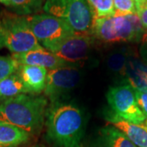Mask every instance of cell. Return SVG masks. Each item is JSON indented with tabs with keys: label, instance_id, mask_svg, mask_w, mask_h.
Listing matches in <instances>:
<instances>
[{
	"label": "cell",
	"instance_id": "6da1fadb",
	"mask_svg": "<svg viewBox=\"0 0 147 147\" xmlns=\"http://www.w3.org/2000/svg\"><path fill=\"white\" fill-rule=\"evenodd\" d=\"M46 137L53 147H82L85 120L82 110L72 104L50 106L45 121Z\"/></svg>",
	"mask_w": 147,
	"mask_h": 147
},
{
	"label": "cell",
	"instance_id": "7a4b0ae2",
	"mask_svg": "<svg viewBox=\"0 0 147 147\" xmlns=\"http://www.w3.org/2000/svg\"><path fill=\"white\" fill-rule=\"evenodd\" d=\"M47 99L43 96L21 94L0 100V120L5 121L29 132L41 131L47 117Z\"/></svg>",
	"mask_w": 147,
	"mask_h": 147
},
{
	"label": "cell",
	"instance_id": "3957f363",
	"mask_svg": "<svg viewBox=\"0 0 147 147\" xmlns=\"http://www.w3.org/2000/svg\"><path fill=\"white\" fill-rule=\"evenodd\" d=\"M3 45L13 54H21L42 47L30 27L26 16L4 12L0 18Z\"/></svg>",
	"mask_w": 147,
	"mask_h": 147
},
{
	"label": "cell",
	"instance_id": "277c9868",
	"mask_svg": "<svg viewBox=\"0 0 147 147\" xmlns=\"http://www.w3.org/2000/svg\"><path fill=\"white\" fill-rule=\"evenodd\" d=\"M43 10L66 22L75 34H91L93 16L87 0H46Z\"/></svg>",
	"mask_w": 147,
	"mask_h": 147
},
{
	"label": "cell",
	"instance_id": "5b68a950",
	"mask_svg": "<svg viewBox=\"0 0 147 147\" xmlns=\"http://www.w3.org/2000/svg\"><path fill=\"white\" fill-rule=\"evenodd\" d=\"M26 16L37 40L43 48L50 52L75 34L66 22L52 15L34 14Z\"/></svg>",
	"mask_w": 147,
	"mask_h": 147
},
{
	"label": "cell",
	"instance_id": "8992f818",
	"mask_svg": "<svg viewBox=\"0 0 147 147\" xmlns=\"http://www.w3.org/2000/svg\"><path fill=\"white\" fill-rule=\"evenodd\" d=\"M106 100L112 112L120 119L136 124H142L146 119L137 105L135 92L130 85L110 88Z\"/></svg>",
	"mask_w": 147,
	"mask_h": 147
},
{
	"label": "cell",
	"instance_id": "52a82bcc",
	"mask_svg": "<svg viewBox=\"0 0 147 147\" xmlns=\"http://www.w3.org/2000/svg\"><path fill=\"white\" fill-rule=\"evenodd\" d=\"M81 73L71 65L48 70L46 88L43 91L52 105L61 103V100L79 84Z\"/></svg>",
	"mask_w": 147,
	"mask_h": 147
},
{
	"label": "cell",
	"instance_id": "ba28073f",
	"mask_svg": "<svg viewBox=\"0 0 147 147\" xmlns=\"http://www.w3.org/2000/svg\"><path fill=\"white\" fill-rule=\"evenodd\" d=\"M94 40L92 34H74L61 42L52 53L64 61L74 65L88 57Z\"/></svg>",
	"mask_w": 147,
	"mask_h": 147
},
{
	"label": "cell",
	"instance_id": "9c48e42d",
	"mask_svg": "<svg viewBox=\"0 0 147 147\" xmlns=\"http://www.w3.org/2000/svg\"><path fill=\"white\" fill-rule=\"evenodd\" d=\"M11 57L19 65L39 66L49 70L59 67L68 66L69 65V63L57 57L54 53L43 47L21 54H12Z\"/></svg>",
	"mask_w": 147,
	"mask_h": 147
},
{
	"label": "cell",
	"instance_id": "30bf717a",
	"mask_svg": "<svg viewBox=\"0 0 147 147\" xmlns=\"http://www.w3.org/2000/svg\"><path fill=\"white\" fill-rule=\"evenodd\" d=\"M28 94L41 93L46 88L48 69L43 67L20 65L17 70Z\"/></svg>",
	"mask_w": 147,
	"mask_h": 147
},
{
	"label": "cell",
	"instance_id": "8fae6325",
	"mask_svg": "<svg viewBox=\"0 0 147 147\" xmlns=\"http://www.w3.org/2000/svg\"><path fill=\"white\" fill-rule=\"evenodd\" d=\"M123 76L133 89L147 92V58L141 59L131 55Z\"/></svg>",
	"mask_w": 147,
	"mask_h": 147
},
{
	"label": "cell",
	"instance_id": "7c38bea8",
	"mask_svg": "<svg viewBox=\"0 0 147 147\" xmlns=\"http://www.w3.org/2000/svg\"><path fill=\"white\" fill-rule=\"evenodd\" d=\"M112 112V111H111ZM106 120L121 131L137 147H147V127L142 124H136L116 116L113 112L109 114Z\"/></svg>",
	"mask_w": 147,
	"mask_h": 147
},
{
	"label": "cell",
	"instance_id": "4fadbf2b",
	"mask_svg": "<svg viewBox=\"0 0 147 147\" xmlns=\"http://www.w3.org/2000/svg\"><path fill=\"white\" fill-rule=\"evenodd\" d=\"M30 134L5 121L0 120V147H19L30 141Z\"/></svg>",
	"mask_w": 147,
	"mask_h": 147
},
{
	"label": "cell",
	"instance_id": "5bb4252c",
	"mask_svg": "<svg viewBox=\"0 0 147 147\" xmlns=\"http://www.w3.org/2000/svg\"><path fill=\"white\" fill-rule=\"evenodd\" d=\"M100 138L102 147H137L126 135L110 124L100 129Z\"/></svg>",
	"mask_w": 147,
	"mask_h": 147
},
{
	"label": "cell",
	"instance_id": "9a60e30c",
	"mask_svg": "<svg viewBox=\"0 0 147 147\" xmlns=\"http://www.w3.org/2000/svg\"><path fill=\"white\" fill-rule=\"evenodd\" d=\"M21 94L28 93L17 72L0 81V100L10 99Z\"/></svg>",
	"mask_w": 147,
	"mask_h": 147
},
{
	"label": "cell",
	"instance_id": "2e32d148",
	"mask_svg": "<svg viewBox=\"0 0 147 147\" xmlns=\"http://www.w3.org/2000/svg\"><path fill=\"white\" fill-rule=\"evenodd\" d=\"M131 53L127 48H120L108 54L105 59L107 69L115 74H123Z\"/></svg>",
	"mask_w": 147,
	"mask_h": 147
},
{
	"label": "cell",
	"instance_id": "e0dca14e",
	"mask_svg": "<svg viewBox=\"0 0 147 147\" xmlns=\"http://www.w3.org/2000/svg\"><path fill=\"white\" fill-rule=\"evenodd\" d=\"M45 0H8L9 7L20 16H31L37 14L43 7Z\"/></svg>",
	"mask_w": 147,
	"mask_h": 147
},
{
	"label": "cell",
	"instance_id": "ac0fdd59",
	"mask_svg": "<svg viewBox=\"0 0 147 147\" xmlns=\"http://www.w3.org/2000/svg\"><path fill=\"white\" fill-rule=\"evenodd\" d=\"M93 18L110 17L115 15L114 0H87Z\"/></svg>",
	"mask_w": 147,
	"mask_h": 147
},
{
	"label": "cell",
	"instance_id": "d6986e66",
	"mask_svg": "<svg viewBox=\"0 0 147 147\" xmlns=\"http://www.w3.org/2000/svg\"><path fill=\"white\" fill-rule=\"evenodd\" d=\"M20 65L14 58L0 56V81L16 74Z\"/></svg>",
	"mask_w": 147,
	"mask_h": 147
},
{
	"label": "cell",
	"instance_id": "ffe728a7",
	"mask_svg": "<svg viewBox=\"0 0 147 147\" xmlns=\"http://www.w3.org/2000/svg\"><path fill=\"white\" fill-rule=\"evenodd\" d=\"M114 16H127L137 13L134 0H114Z\"/></svg>",
	"mask_w": 147,
	"mask_h": 147
},
{
	"label": "cell",
	"instance_id": "44dd1931",
	"mask_svg": "<svg viewBox=\"0 0 147 147\" xmlns=\"http://www.w3.org/2000/svg\"><path fill=\"white\" fill-rule=\"evenodd\" d=\"M136 8L142 26L145 30H147V0H141L136 4Z\"/></svg>",
	"mask_w": 147,
	"mask_h": 147
},
{
	"label": "cell",
	"instance_id": "7402d4cb",
	"mask_svg": "<svg viewBox=\"0 0 147 147\" xmlns=\"http://www.w3.org/2000/svg\"><path fill=\"white\" fill-rule=\"evenodd\" d=\"M134 92H135L137 105L139 106L140 110L147 117V92L136 89H134Z\"/></svg>",
	"mask_w": 147,
	"mask_h": 147
},
{
	"label": "cell",
	"instance_id": "603a6c76",
	"mask_svg": "<svg viewBox=\"0 0 147 147\" xmlns=\"http://www.w3.org/2000/svg\"><path fill=\"white\" fill-rule=\"evenodd\" d=\"M140 53H141L142 57L147 58V31L145 32V34L142 36Z\"/></svg>",
	"mask_w": 147,
	"mask_h": 147
},
{
	"label": "cell",
	"instance_id": "cb8c5ba5",
	"mask_svg": "<svg viewBox=\"0 0 147 147\" xmlns=\"http://www.w3.org/2000/svg\"><path fill=\"white\" fill-rule=\"evenodd\" d=\"M3 47H4V45H3V36H2V33L0 31V50H1V48Z\"/></svg>",
	"mask_w": 147,
	"mask_h": 147
},
{
	"label": "cell",
	"instance_id": "d4e9b609",
	"mask_svg": "<svg viewBox=\"0 0 147 147\" xmlns=\"http://www.w3.org/2000/svg\"><path fill=\"white\" fill-rule=\"evenodd\" d=\"M0 3L9 7V2H8V0H0Z\"/></svg>",
	"mask_w": 147,
	"mask_h": 147
},
{
	"label": "cell",
	"instance_id": "484cf974",
	"mask_svg": "<svg viewBox=\"0 0 147 147\" xmlns=\"http://www.w3.org/2000/svg\"><path fill=\"white\" fill-rule=\"evenodd\" d=\"M134 1H135V3H136V4H137V3H138L141 0H134Z\"/></svg>",
	"mask_w": 147,
	"mask_h": 147
},
{
	"label": "cell",
	"instance_id": "4316f807",
	"mask_svg": "<svg viewBox=\"0 0 147 147\" xmlns=\"http://www.w3.org/2000/svg\"><path fill=\"white\" fill-rule=\"evenodd\" d=\"M145 122H146V125H145V126L147 127V117H146V121H145Z\"/></svg>",
	"mask_w": 147,
	"mask_h": 147
},
{
	"label": "cell",
	"instance_id": "83f0119b",
	"mask_svg": "<svg viewBox=\"0 0 147 147\" xmlns=\"http://www.w3.org/2000/svg\"><path fill=\"white\" fill-rule=\"evenodd\" d=\"M35 147H38V146H35Z\"/></svg>",
	"mask_w": 147,
	"mask_h": 147
}]
</instances>
